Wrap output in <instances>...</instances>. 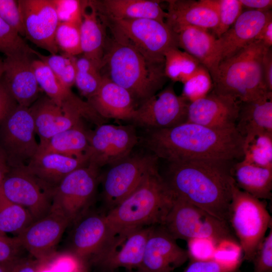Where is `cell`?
I'll use <instances>...</instances> for the list:
<instances>
[{
    "mask_svg": "<svg viewBox=\"0 0 272 272\" xmlns=\"http://www.w3.org/2000/svg\"><path fill=\"white\" fill-rule=\"evenodd\" d=\"M146 131L143 145L168 163L200 161L231 164L243 158L244 138L236 128L221 129L186 122Z\"/></svg>",
    "mask_w": 272,
    "mask_h": 272,
    "instance_id": "6da1fadb",
    "label": "cell"
},
{
    "mask_svg": "<svg viewBox=\"0 0 272 272\" xmlns=\"http://www.w3.org/2000/svg\"><path fill=\"white\" fill-rule=\"evenodd\" d=\"M168 164L163 177L174 195L228 223L233 164L200 161Z\"/></svg>",
    "mask_w": 272,
    "mask_h": 272,
    "instance_id": "7a4b0ae2",
    "label": "cell"
},
{
    "mask_svg": "<svg viewBox=\"0 0 272 272\" xmlns=\"http://www.w3.org/2000/svg\"><path fill=\"white\" fill-rule=\"evenodd\" d=\"M104 67L107 70L104 75L126 90L139 104L156 94L167 79L164 59L150 58L114 35L106 40L102 69Z\"/></svg>",
    "mask_w": 272,
    "mask_h": 272,
    "instance_id": "3957f363",
    "label": "cell"
},
{
    "mask_svg": "<svg viewBox=\"0 0 272 272\" xmlns=\"http://www.w3.org/2000/svg\"><path fill=\"white\" fill-rule=\"evenodd\" d=\"M174 195L157 168L105 214L113 232L162 225Z\"/></svg>",
    "mask_w": 272,
    "mask_h": 272,
    "instance_id": "277c9868",
    "label": "cell"
},
{
    "mask_svg": "<svg viewBox=\"0 0 272 272\" xmlns=\"http://www.w3.org/2000/svg\"><path fill=\"white\" fill-rule=\"evenodd\" d=\"M266 48L260 41L254 40L220 61L212 78L213 90L241 103L272 93L266 87L263 72V56Z\"/></svg>",
    "mask_w": 272,
    "mask_h": 272,
    "instance_id": "5b68a950",
    "label": "cell"
},
{
    "mask_svg": "<svg viewBox=\"0 0 272 272\" xmlns=\"http://www.w3.org/2000/svg\"><path fill=\"white\" fill-rule=\"evenodd\" d=\"M162 225L176 240L206 239L217 244L238 243L228 223L175 195Z\"/></svg>",
    "mask_w": 272,
    "mask_h": 272,
    "instance_id": "8992f818",
    "label": "cell"
},
{
    "mask_svg": "<svg viewBox=\"0 0 272 272\" xmlns=\"http://www.w3.org/2000/svg\"><path fill=\"white\" fill-rule=\"evenodd\" d=\"M271 223L265 204L239 189L233 179L228 223L245 259L252 261Z\"/></svg>",
    "mask_w": 272,
    "mask_h": 272,
    "instance_id": "52a82bcc",
    "label": "cell"
},
{
    "mask_svg": "<svg viewBox=\"0 0 272 272\" xmlns=\"http://www.w3.org/2000/svg\"><path fill=\"white\" fill-rule=\"evenodd\" d=\"M100 169L89 163L65 177L53 190L50 210L65 217L70 225L88 211L100 183Z\"/></svg>",
    "mask_w": 272,
    "mask_h": 272,
    "instance_id": "ba28073f",
    "label": "cell"
},
{
    "mask_svg": "<svg viewBox=\"0 0 272 272\" xmlns=\"http://www.w3.org/2000/svg\"><path fill=\"white\" fill-rule=\"evenodd\" d=\"M101 16L113 35L130 43L150 58L164 59V53L168 48L178 47L177 34L165 22L150 19H113Z\"/></svg>",
    "mask_w": 272,
    "mask_h": 272,
    "instance_id": "9c48e42d",
    "label": "cell"
},
{
    "mask_svg": "<svg viewBox=\"0 0 272 272\" xmlns=\"http://www.w3.org/2000/svg\"><path fill=\"white\" fill-rule=\"evenodd\" d=\"M158 159L151 153L131 154L101 174L102 196L108 211L132 192L149 173L158 168Z\"/></svg>",
    "mask_w": 272,
    "mask_h": 272,
    "instance_id": "30bf717a",
    "label": "cell"
},
{
    "mask_svg": "<svg viewBox=\"0 0 272 272\" xmlns=\"http://www.w3.org/2000/svg\"><path fill=\"white\" fill-rule=\"evenodd\" d=\"M151 227L113 232L101 249L88 260L89 265L99 272H113L119 268L137 269Z\"/></svg>",
    "mask_w": 272,
    "mask_h": 272,
    "instance_id": "8fae6325",
    "label": "cell"
},
{
    "mask_svg": "<svg viewBox=\"0 0 272 272\" xmlns=\"http://www.w3.org/2000/svg\"><path fill=\"white\" fill-rule=\"evenodd\" d=\"M29 107L18 105L0 125V147L11 168L26 165L37 154L39 144Z\"/></svg>",
    "mask_w": 272,
    "mask_h": 272,
    "instance_id": "7c38bea8",
    "label": "cell"
},
{
    "mask_svg": "<svg viewBox=\"0 0 272 272\" xmlns=\"http://www.w3.org/2000/svg\"><path fill=\"white\" fill-rule=\"evenodd\" d=\"M89 163L99 168L129 156L139 142L133 126L102 123L88 132Z\"/></svg>",
    "mask_w": 272,
    "mask_h": 272,
    "instance_id": "4fadbf2b",
    "label": "cell"
},
{
    "mask_svg": "<svg viewBox=\"0 0 272 272\" xmlns=\"http://www.w3.org/2000/svg\"><path fill=\"white\" fill-rule=\"evenodd\" d=\"M53 190L30 173L25 166L11 168L0 185L5 197L27 210L34 221L50 211Z\"/></svg>",
    "mask_w": 272,
    "mask_h": 272,
    "instance_id": "5bb4252c",
    "label": "cell"
},
{
    "mask_svg": "<svg viewBox=\"0 0 272 272\" xmlns=\"http://www.w3.org/2000/svg\"><path fill=\"white\" fill-rule=\"evenodd\" d=\"M189 103L169 85L139 104L130 120L146 129L174 127L186 122Z\"/></svg>",
    "mask_w": 272,
    "mask_h": 272,
    "instance_id": "9a60e30c",
    "label": "cell"
},
{
    "mask_svg": "<svg viewBox=\"0 0 272 272\" xmlns=\"http://www.w3.org/2000/svg\"><path fill=\"white\" fill-rule=\"evenodd\" d=\"M25 37L50 54H57L55 33L59 23L52 0H19Z\"/></svg>",
    "mask_w": 272,
    "mask_h": 272,
    "instance_id": "2e32d148",
    "label": "cell"
},
{
    "mask_svg": "<svg viewBox=\"0 0 272 272\" xmlns=\"http://www.w3.org/2000/svg\"><path fill=\"white\" fill-rule=\"evenodd\" d=\"M187 250L178 245L176 240L162 225L151 227L141 263V272H171L188 259Z\"/></svg>",
    "mask_w": 272,
    "mask_h": 272,
    "instance_id": "e0dca14e",
    "label": "cell"
},
{
    "mask_svg": "<svg viewBox=\"0 0 272 272\" xmlns=\"http://www.w3.org/2000/svg\"><path fill=\"white\" fill-rule=\"evenodd\" d=\"M69 225L70 223L65 217L50 210L17 236L31 256L39 259L51 260L56 257L55 247Z\"/></svg>",
    "mask_w": 272,
    "mask_h": 272,
    "instance_id": "ac0fdd59",
    "label": "cell"
},
{
    "mask_svg": "<svg viewBox=\"0 0 272 272\" xmlns=\"http://www.w3.org/2000/svg\"><path fill=\"white\" fill-rule=\"evenodd\" d=\"M29 109L39 143L82 123L83 118L87 120L85 112L79 107L68 103L59 106L47 96L38 98Z\"/></svg>",
    "mask_w": 272,
    "mask_h": 272,
    "instance_id": "d6986e66",
    "label": "cell"
},
{
    "mask_svg": "<svg viewBox=\"0 0 272 272\" xmlns=\"http://www.w3.org/2000/svg\"><path fill=\"white\" fill-rule=\"evenodd\" d=\"M241 102L212 91L188 106L186 122L217 129L236 128Z\"/></svg>",
    "mask_w": 272,
    "mask_h": 272,
    "instance_id": "ffe728a7",
    "label": "cell"
},
{
    "mask_svg": "<svg viewBox=\"0 0 272 272\" xmlns=\"http://www.w3.org/2000/svg\"><path fill=\"white\" fill-rule=\"evenodd\" d=\"M72 224L69 252L87 261L101 249L113 233L105 214L90 210Z\"/></svg>",
    "mask_w": 272,
    "mask_h": 272,
    "instance_id": "44dd1931",
    "label": "cell"
},
{
    "mask_svg": "<svg viewBox=\"0 0 272 272\" xmlns=\"http://www.w3.org/2000/svg\"><path fill=\"white\" fill-rule=\"evenodd\" d=\"M270 19L271 10H247L243 12L233 25L217 39L218 64L255 40Z\"/></svg>",
    "mask_w": 272,
    "mask_h": 272,
    "instance_id": "7402d4cb",
    "label": "cell"
},
{
    "mask_svg": "<svg viewBox=\"0 0 272 272\" xmlns=\"http://www.w3.org/2000/svg\"><path fill=\"white\" fill-rule=\"evenodd\" d=\"M165 23L175 33L186 27L213 30L219 16L214 0H169Z\"/></svg>",
    "mask_w": 272,
    "mask_h": 272,
    "instance_id": "603a6c76",
    "label": "cell"
},
{
    "mask_svg": "<svg viewBox=\"0 0 272 272\" xmlns=\"http://www.w3.org/2000/svg\"><path fill=\"white\" fill-rule=\"evenodd\" d=\"M32 55L7 56L2 77L18 104L29 107L38 98L39 87L32 65Z\"/></svg>",
    "mask_w": 272,
    "mask_h": 272,
    "instance_id": "cb8c5ba5",
    "label": "cell"
},
{
    "mask_svg": "<svg viewBox=\"0 0 272 272\" xmlns=\"http://www.w3.org/2000/svg\"><path fill=\"white\" fill-rule=\"evenodd\" d=\"M87 100L104 119L130 120L136 108L129 93L104 75L98 90Z\"/></svg>",
    "mask_w": 272,
    "mask_h": 272,
    "instance_id": "d4e9b609",
    "label": "cell"
},
{
    "mask_svg": "<svg viewBox=\"0 0 272 272\" xmlns=\"http://www.w3.org/2000/svg\"><path fill=\"white\" fill-rule=\"evenodd\" d=\"M89 163L88 157L77 158L54 153H37L25 167L41 183L53 190L67 175Z\"/></svg>",
    "mask_w": 272,
    "mask_h": 272,
    "instance_id": "484cf974",
    "label": "cell"
},
{
    "mask_svg": "<svg viewBox=\"0 0 272 272\" xmlns=\"http://www.w3.org/2000/svg\"><path fill=\"white\" fill-rule=\"evenodd\" d=\"M99 14L113 19H150L165 22L167 13L160 1L153 0L92 1Z\"/></svg>",
    "mask_w": 272,
    "mask_h": 272,
    "instance_id": "4316f807",
    "label": "cell"
},
{
    "mask_svg": "<svg viewBox=\"0 0 272 272\" xmlns=\"http://www.w3.org/2000/svg\"><path fill=\"white\" fill-rule=\"evenodd\" d=\"M178 47L194 57L210 72L212 79L215 75L218 62L217 38L209 30L186 27L176 33Z\"/></svg>",
    "mask_w": 272,
    "mask_h": 272,
    "instance_id": "83f0119b",
    "label": "cell"
},
{
    "mask_svg": "<svg viewBox=\"0 0 272 272\" xmlns=\"http://www.w3.org/2000/svg\"><path fill=\"white\" fill-rule=\"evenodd\" d=\"M106 27L92 1H88L80 25L82 54L94 62L101 70L107 39Z\"/></svg>",
    "mask_w": 272,
    "mask_h": 272,
    "instance_id": "f1b7e54d",
    "label": "cell"
},
{
    "mask_svg": "<svg viewBox=\"0 0 272 272\" xmlns=\"http://www.w3.org/2000/svg\"><path fill=\"white\" fill-rule=\"evenodd\" d=\"M231 173L235 184L241 190L261 200L271 198L272 169L242 160L233 164Z\"/></svg>",
    "mask_w": 272,
    "mask_h": 272,
    "instance_id": "f546056e",
    "label": "cell"
},
{
    "mask_svg": "<svg viewBox=\"0 0 272 272\" xmlns=\"http://www.w3.org/2000/svg\"><path fill=\"white\" fill-rule=\"evenodd\" d=\"M236 128L244 138L254 133H272V93L240 103Z\"/></svg>",
    "mask_w": 272,
    "mask_h": 272,
    "instance_id": "4dcf8cb0",
    "label": "cell"
},
{
    "mask_svg": "<svg viewBox=\"0 0 272 272\" xmlns=\"http://www.w3.org/2000/svg\"><path fill=\"white\" fill-rule=\"evenodd\" d=\"M88 132L83 122L81 123L39 143L37 153H54L77 158H89L87 155Z\"/></svg>",
    "mask_w": 272,
    "mask_h": 272,
    "instance_id": "1f68e13d",
    "label": "cell"
},
{
    "mask_svg": "<svg viewBox=\"0 0 272 272\" xmlns=\"http://www.w3.org/2000/svg\"><path fill=\"white\" fill-rule=\"evenodd\" d=\"M32 65L39 87L56 105L61 107L65 103H70L83 108L91 106L87 102L76 95L71 89L64 86L42 60L33 59Z\"/></svg>",
    "mask_w": 272,
    "mask_h": 272,
    "instance_id": "d6a6232c",
    "label": "cell"
},
{
    "mask_svg": "<svg viewBox=\"0 0 272 272\" xmlns=\"http://www.w3.org/2000/svg\"><path fill=\"white\" fill-rule=\"evenodd\" d=\"M164 58L167 78L183 84L191 78L202 65L194 57L177 47L168 48L164 53Z\"/></svg>",
    "mask_w": 272,
    "mask_h": 272,
    "instance_id": "836d02e7",
    "label": "cell"
},
{
    "mask_svg": "<svg viewBox=\"0 0 272 272\" xmlns=\"http://www.w3.org/2000/svg\"><path fill=\"white\" fill-rule=\"evenodd\" d=\"M243 153L245 161L272 169V133L260 132L244 137Z\"/></svg>",
    "mask_w": 272,
    "mask_h": 272,
    "instance_id": "e575fe53",
    "label": "cell"
},
{
    "mask_svg": "<svg viewBox=\"0 0 272 272\" xmlns=\"http://www.w3.org/2000/svg\"><path fill=\"white\" fill-rule=\"evenodd\" d=\"M34 220L23 207L13 203L0 191V232L18 235Z\"/></svg>",
    "mask_w": 272,
    "mask_h": 272,
    "instance_id": "d590c367",
    "label": "cell"
},
{
    "mask_svg": "<svg viewBox=\"0 0 272 272\" xmlns=\"http://www.w3.org/2000/svg\"><path fill=\"white\" fill-rule=\"evenodd\" d=\"M75 85L88 99L98 90L102 80L101 69L83 55L77 58Z\"/></svg>",
    "mask_w": 272,
    "mask_h": 272,
    "instance_id": "8d00e7d4",
    "label": "cell"
},
{
    "mask_svg": "<svg viewBox=\"0 0 272 272\" xmlns=\"http://www.w3.org/2000/svg\"><path fill=\"white\" fill-rule=\"evenodd\" d=\"M36 56L48 65L64 86L71 89L75 85L77 73L76 56L64 53L44 55L39 52Z\"/></svg>",
    "mask_w": 272,
    "mask_h": 272,
    "instance_id": "74e56055",
    "label": "cell"
},
{
    "mask_svg": "<svg viewBox=\"0 0 272 272\" xmlns=\"http://www.w3.org/2000/svg\"><path fill=\"white\" fill-rule=\"evenodd\" d=\"M0 52L6 57L24 55L36 56L38 53L31 48L22 37L1 18Z\"/></svg>",
    "mask_w": 272,
    "mask_h": 272,
    "instance_id": "f35d334b",
    "label": "cell"
},
{
    "mask_svg": "<svg viewBox=\"0 0 272 272\" xmlns=\"http://www.w3.org/2000/svg\"><path fill=\"white\" fill-rule=\"evenodd\" d=\"M81 24L59 22L55 33V41L58 50L63 53L76 56L82 54Z\"/></svg>",
    "mask_w": 272,
    "mask_h": 272,
    "instance_id": "ab89813d",
    "label": "cell"
},
{
    "mask_svg": "<svg viewBox=\"0 0 272 272\" xmlns=\"http://www.w3.org/2000/svg\"><path fill=\"white\" fill-rule=\"evenodd\" d=\"M213 89V83L208 70L201 65L195 74L183 83L181 96L189 103L201 99Z\"/></svg>",
    "mask_w": 272,
    "mask_h": 272,
    "instance_id": "60d3db41",
    "label": "cell"
},
{
    "mask_svg": "<svg viewBox=\"0 0 272 272\" xmlns=\"http://www.w3.org/2000/svg\"><path fill=\"white\" fill-rule=\"evenodd\" d=\"M214 2L218 13L219 22L212 31L213 34L218 38L235 22L243 12V7L239 0H214Z\"/></svg>",
    "mask_w": 272,
    "mask_h": 272,
    "instance_id": "b9f144b4",
    "label": "cell"
},
{
    "mask_svg": "<svg viewBox=\"0 0 272 272\" xmlns=\"http://www.w3.org/2000/svg\"><path fill=\"white\" fill-rule=\"evenodd\" d=\"M59 22L81 24L88 1L52 0Z\"/></svg>",
    "mask_w": 272,
    "mask_h": 272,
    "instance_id": "7bdbcfd3",
    "label": "cell"
},
{
    "mask_svg": "<svg viewBox=\"0 0 272 272\" xmlns=\"http://www.w3.org/2000/svg\"><path fill=\"white\" fill-rule=\"evenodd\" d=\"M26 250L19 238L0 232V264L15 263L26 257Z\"/></svg>",
    "mask_w": 272,
    "mask_h": 272,
    "instance_id": "ee69618b",
    "label": "cell"
},
{
    "mask_svg": "<svg viewBox=\"0 0 272 272\" xmlns=\"http://www.w3.org/2000/svg\"><path fill=\"white\" fill-rule=\"evenodd\" d=\"M0 18L21 36L25 37L18 1L0 0Z\"/></svg>",
    "mask_w": 272,
    "mask_h": 272,
    "instance_id": "f6af8a7d",
    "label": "cell"
},
{
    "mask_svg": "<svg viewBox=\"0 0 272 272\" xmlns=\"http://www.w3.org/2000/svg\"><path fill=\"white\" fill-rule=\"evenodd\" d=\"M265 236L252 260L253 272H272V229Z\"/></svg>",
    "mask_w": 272,
    "mask_h": 272,
    "instance_id": "bcb514c9",
    "label": "cell"
},
{
    "mask_svg": "<svg viewBox=\"0 0 272 272\" xmlns=\"http://www.w3.org/2000/svg\"><path fill=\"white\" fill-rule=\"evenodd\" d=\"M56 257L45 260L26 256L14 264L11 272H42L51 266Z\"/></svg>",
    "mask_w": 272,
    "mask_h": 272,
    "instance_id": "7dc6e473",
    "label": "cell"
},
{
    "mask_svg": "<svg viewBox=\"0 0 272 272\" xmlns=\"http://www.w3.org/2000/svg\"><path fill=\"white\" fill-rule=\"evenodd\" d=\"M183 272H234V269L214 259L194 260Z\"/></svg>",
    "mask_w": 272,
    "mask_h": 272,
    "instance_id": "c3c4849f",
    "label": "cell"
},
{
    "mask_svg": "<svg viewBox=\"0 0 272 272\" xmlns=\"http://www.w3.org/2000/svg\"><path fill=\"white\" fill-rule=\"evenodd\" d=\"M18 105L1 78L0 79V125Z\"/></svg>",
    "mask_w": 272,
    "mask_h": 272,
    "instance_id": "681fc988",
    "label": "cell"
},
{
    "mask_svg": "<svg viewBox=\"0 0 272 272\" xmlns=\"http://www.w3.org/2000/svg\"><path fill=\"white\" fill-rule=\"evenodd\" d=\"M262 67L264 78L269 92H272V50L271 47H267L264 51Z\"/></svg>",
    "mask_w": 272,
    "mask_h": 272,
    "instance_id": "f907efd6",
    "label": "cell"
},
{
    "mask_svg": "<svg viewBox=\"0 0 272 272\" xmlns=\"http://www.w3.org/2000/svg\"><path fill=\"white\" fill-rule=\"evenodd\" d=\"M242 7L248 10L257 11L271 10L272 1L271 0H239Z\"/></svg>",
    "mask_w": 272,
    "mask_h": 272,
    "instance_id": "816d5d0a",
    "label": "cell"
},
{
    "mask_svg": "<svg viewBox=\"0 0 272 272\" xmlns=\"http://www.w3.org/2000/svg\"><path fill=\"white\" fill-rule=\"evenodd\" d=\"M255 40L260 41L267 47H271L272 19H270L263 27Z\"/></svg>",
    "mask_w": 272,
    "mask_h": 272,
    "instance_id": "f5cc1de1",
    "label": "cell"
},
{
    "mask_svg": "<svg viewBox=\"0 0 272 272\" xmlns=\"http://www.w3.org/2000/svg\"><path fill=\"white\" fill-rule=\"evenodd\" d=\"M10 169L6 155L0 147V185Z\"/></svg>",
    "mask_w": 272,
    "mask_h": 272,
    "instance_id": "db71d44e",
    "label": "cell"
},
{
    "mask_svg": "<svg viewBox=\"0 0 272 272\" xmlns=\"http://www.w3.org/2000/svg\"><path fill=\"white\" fill-rule=\"evenodd\" d=\"M16 263L0 264V272H11L13 266Z\"/></svg>",
    "mask_w": 272,
    "mask_h": 272,
    "instance_id": "11a10c76",
    "label": "cell"
},
{
    "mask_svg": "<svg viewBox=\"0 0 272 272\" xmlns=\"http://www.w3.org/2000/svg\"><path fill=\"white\" fill-rule=\"evenodd\" d=\"M89 265L87 263L70 272H89Z\"/></svg>",
    "mask_w": 272,
    "mask_h": 272,
    "instance_id": "9f6ffc18",
    "label": "cell"
},
{
    "mask_svg": "<svg viewBox=\"0 0 272 272\" xmlns=\"http://www.w3.org/2000/svg\"><path fill=\"white\" fill-rule=\"evenodd\" d=\"M4 73V60L0 57V79L2 78Z\"/></svg>",
    "mask_w": 272,
    "mask_h": 272,
    "instance_id": "6f0895ef",
    "label": "cell"
},
{
    "mask_svg": "<svg viewBox=\"0 0 272 272\" xmlns=\"http://www.w3.org/2000/svg\"><path fill=\"white\" fill-rule=\"evenodd\" d=\"M42 272H55L52 265Z\"/></svg>",
    "mask_w": 272,
    "mask_h": 272,
    "instance_id": "680465c9",
    "label": "cell"
},
{
    "mask_svg": "<svg viewBox=\"0 0 272 272\" xmlns=\"http://www.w3.org/2000/svg\"><path fill=\"white\" fill-rule=\"evenodd\" d=\"M131 272H141V271H138V270H137L136 271H131Z\"/></svg>",
    "mask_w": 272,
    "mask_h": 272,
    "instance_id": "91938a15",
    "label": "cell"
}]
</instances>
